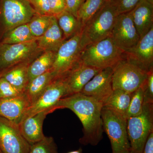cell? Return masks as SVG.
I'll return each instance as SVG.
<instances>
[{"label":"cell","instance_id":"cell-30","mask_svg":"<svg viewBox=\"0 0 153 153\" xmlns=\"http://www.w3.org/2000/svg\"><path fill=\"white\" fill-rule=\"evenodd\" d=\"M24 95V92L12 85L6 79L0 77V99L18 97Z\"/></svg>","mask_w":153,"mask_h":153},{"label":"cell","instance_id":"cell-17","mask_svg":"<svg viewBox=\"0 0 153 153\" xmlns=\"http://www.w3.org/2000/svg\"><path fill=\"white\" fill-rule=\"evenodd\" d=\"M30 104L24 95L0 99V116L19 125Z\"/></svg>","mask_w":153,"mask_h":153},{"label":"cell","instance_id":"cell-31","mask_svg":"<svg viewBox=\"0 0 153 153\" xmlns=\"http://www.w3.org/2000/svg\"><path fill=\"white\" fill-rule=\"evenodd\" d=\"M142 88L144 103H153V70L148 73L147 78Z\"/></svg>","mask_w":153,"mask_h":153},{"label":"cell","instance_id":"cell-26","mask_svg":"<svg viewBox=\"0 0 153 153\" xmlns=\"http://www.w3.org/2000/svg\"><path fill=\"white\" fill-rule=\"evenodd\" d=\"M105 2V0H84L77 12L76 17L82 27L100 10Z\"/></svg>","mask_w":153,"mask_h":153},{"label":"cell","instance_id":"cell-27","mask_svg":"<svg viewBox=\"0 0 153 153\" xmlns=\"http://www.w3.org/2000/svg\"><path fill=\"white\" fill-rule=\"evenodd\" d=\"M55 16L36 15L28 23L31 33L35 38L42 36L48 30Z\"/></svg>","mask_w":153,"mask_h":153},{"label":"cell","instance_id":"cell-25","mask_svg":"<svg viewBox=\"0 0 153 153\" xmlns=\"http://www.w3.org/2000/svg\"><path fill=\"white\" fill-rule=\"evenodd\" d=\"M37 39L31 33L28 24H26L18 26L5 33L0 40V43L20 44Z\"/></svg>","mask_w":153,"mask_h":153},{"label":"cell","instance_id":"cell-33","mask_svg":"<svg viewBox=\"0 0 153 153\" xmlns=\"http://www.w3.org/2000/svg\"><path fill=\"white\" fill-rule=\"evenodd\" d=\"M141 0H114L118 15L130 12Z\"/></svg>","mask_w":153,"mask_h":153},{"label":"cell","instance_id":"cell-7","mask_svg":"<svg viewBox=\"0 0 153 153\" xmlns=\"http://www.w3.org/2000/svg\"><path fill=\"white\" fill-rule=\"evenodd\" d=\"M148 74L125 59H122L113 68V89H121L128 93H133L142 87Z\"/></svg>","mask_w":153,"mask_h":153},{"label":"cell","instance_id":"cell-9","mask_svg":"<svg viewBox=\"0 0 153 153\" xmlns=\"http://www.w3.org/2000/svg\"><path fill=\"white\" fill-rule=\"evenodd\" d=\"M37 40L16 44L0 43V74L9 68L40 54Z\"/></svg>","mask_w":153,"mask_h":153},{"label":"cell","instance_id":"cell-35","mask_svg":"<svg viewBox=\"0 0 153 153\" xmlns=\"http://www.w3.org/2000/svg\"><path fill=\"white\" fill-rule=\"evenodd\" d=\"M65 1H66L65 10L72 14L76 18L77 12L84 0H65Z\"/></svg>","mask_w":153,"mask_h":153},{"label":"cell","instance_id":"cell-28","mask_svg":"<svg viewBox=\"0 0 153 153\" xmlns=\"http://www.w3.org/2000/svg\"><path fill=\"white\" fill-rule=\"evenodd\" d=\"M144 105L143 89L140 88L132 94L128 109L126 114L127 120L129 117L136 116L141 113Z\"/></svg>","mask_w":153,"mask_h":153},{"label":"cell","instance_id":"cell-22","mask_svg":"<svg viewBox=\"0 0 153 153\" xmlns=\"http://www.w3.org/2000/svg\"><path fill=\"white\" fill-rule=\"evenodd\" d=\"M55 52L44 51L30 63L28 68L29 82L51 69L55 61Z\"/></svg>","mask_w":153,"mask_h":153},{"label":"cell","instance_id":"cell-39","mask_svg":"<svg viewBox=\"0 0 153 153\" xmlns=\"http://www.w3.org/2000/svg\"><path fill=\"white\" fill-rule=\"evenodd\" d=\"M106 1H114V0H105Z\"/></svg>","mask_w":153,"mask_h":153},{"label":"cell","instance_id":"cell-16","mask_svg":"<svg viewBox=\"0 0 153 153\" xmlns=\"http://www.w3.org/2000/svg\"><path fill=\"white\" fill-rule=\"evenodd\" d=\"M51 113L49 110L41 111L25 118L18 125L22 135L30 145L38 142L46 137L43 133V123L47 115Z\"/></svg>","mask_w":153,"mask_h":153},{"label":"cell","instance_id":"cell-5","mask_svg":"<svg viewBox=\"0 0 153 153\" xmlns=\"http://www.w3.org/2000/svg\"><path fill=\"white\" fill-rule=\"evenodd\" d=\"M101 117L104 131L109 138L112 153H130L127 119L112 110L102 106Z\"/></svg>","mask_w":153,"mask_h":153},{"label":"cell","instance_id":"cell-1","mask_svg":"<svg viewBox=\"0 0 153 153\" xmlns=\"http://www.w3.org/2000/svg\"><path fill=\"white\" fill-rule=\"evenodd\" d=\"M102 106V103L94 99L79 93L61 99L54 107V110H71L79 118L83 127V136L79 139V143L84 146H96L103 137Z\"/></svg>","mask_w":153,"mask_h":153},{"label":"cell","instance_id":"cell-23","mask_svg":"<svg viewBox=\"0 0 153 153\" xmlns=\"http://www.w3.org/2000/svg\"><path fill=\"white\" fill-rule=\"evenodd\" d=\"M132 94V93H128L121 89H114L103 106L112 110L126 118Z\"/></svg>","mask_w":153,"mask_h":153},{"label":"cell","instance_id":"cell-4","mask_svg":"<svg viewBox=\"0 0 153 153\" xmlns=\"http://www.w3.org/2000/svg\"><path fill=\"white\" fill-rule=\"evenodd\" d=\"M36 15L29 0H0V40L12 29L28 24Z\"/></svg>","mask_w":153,"mask_h":153},{"label":"cell","instance_id":"cell-2","mask_svg":"<svg viewBox=\"0 0 153 153\" xmlns=\"http://www.w3.org/2000/svg\"><path fill=\"white\" fill-rule=\"evenodd\" d=\"M117 16L114 1H106L100 10L82 27L80 41L81 50L89 44L111 36Z\"/></svg>","mask_w":153,"mask_h":153},{"label":"cell","instance_id":"cell-21","mask_svg":"<svg viewBox=\"0 0 153 153\" xmlns=\"http://www.w3.org/2000/svg\"><path fill=\"white\" fill-rule=\"evenodd\" d=\"M54 79L55 76L50 69L30 80L24 92V95L30 105L37 100Z\"/></svg>","mask_w":153,"mask_h":153},{"label":"cell","instance_id":"cell-20","mask_svg":"<svg viewBox=\"0 0 153 153\" xmlns=\"http://www.w3.org/2000/svg\"><path fill=\"white\" fill-rule=\"evenodd\" d=\"M34 57L15 65L0 74L15 87L24 92L29 82L28 68Z\"/></svg>","mask_w":153,"mask_h":153},{"label":"cell","instance_id":"cell-32","mask_svg":"<svg viewBox=\"0 0 153 153\" xmlns=\"http://www.w3.org/2000/svg\"><path fill=\"white\" fill-rule=\"evenodd\" d=\"M29 1L37 15L52 16L49 0H29Z\"/></svg>","mask_w":153,"mask_h":153},{"label":"cell","instance_id":"cell-14","mask_svg":"<svg viewBox=\"0 0 153 153\" xmlns=\"http://www.w3.org/2000/svg\"><path fill=\"white\" fill-rule=\"evenodd\" d=\"M114 67L102 69L85 85L79 93L90 97L103 105L112 94Z\"/></svg>","mask_w":153,"mask_h":153},{"label":"cell","instance_id":"cell-37","mask_svg":"<svg viewBox=\"0 0 153 153\" xmlns=\"http://www.w3.org/2000/svg\"><path fill=\"white\" fill-rule=\"evenodd\" d=\"M66 153H82V148H79L78 149L76 150L71 151Z\"/></svg>","mask_w":153,"mask_h":153},{"label":"cell","instance_id":"cell-24","mask_svg":"<svg viewBox=\"0 0 153 153\" xmlns=\"http://www.w3.org/2000/svg\"><path fill=\"white\" fill-rule=\"evenodd\" d=\"M55 17L65 41L81 32L82 27L78 19L67 11H64Z\"/></svg>","mask_w":153,"mask_h":153},{"label":"cell","instance_id":"cell-18","mask_svg":"<svg viewBox=\"0 0 153 153\" xmlns=\"http://www.w3.org/2000/svg\"><path fill=\"white\" fill-rule=\"evenodd\" d=\"M130 12L134 25L142 38L153 27V4L146 0H141Z\"/></svg>","mask_w":153,"mask_h":153},{"label":"cell","instance_id":"cell-12","mask_svg":"<svg viewBox=\"0 0 153 153\" xmlns=\"http://www.w3.org/2000/svg\"><path fill=\"white\" fill-rule=\"evenodd\" d=\"M30 146L18 125L0 116V149L3 153H29Z\"/></svg>","mask_w":153,"mask_h":153},{"label":"cell","instance_id":"cell-6","mask_svg":"<svg viewBox=\"0 0 153 153\" xmlns=\"http://www.w3.org/2000/svg\"><path fill=\"white\" fill-rule=\"evenodd\" d=\"M130 153H142L149 136L153 132V103H144L142 112L127 120Z\"/></svg>","mask_w":153,"mask_h":153},{"label":"cell","instance_id":"cell-15","mask_svg":"<svg viewBox=\"0 0 153 153\" xmlns=\"http://www.w3.org/2000/svg\"><path fill=\"white\" fill-rule=\"evenodd\" d=\"M102 69L79 63L64 76L66 97L79 93L85 85Z\"/></svg>","mask_w":153,"mask_h":153},{"label":"cell","instance_id":"cell-8","mask_svg":"<svg viewBox=\"0 0 153 153\" xmlns=\"http://www.w3.org/2000/svg\"><path fill=\"white\" fill-rule=\"evenodd\" d=\"M81 32L66 40L56 52L55 61L51 70L56 78L63 77L79 61L81 48Z\"/></svg>","mask_w":153,"mask_h":153},{"label":"cell","instance_id":"cell-40","mask_svg":"<svg viewBox=\"0 0 153 153\" xmlns=\"http://www.w3.org/2000/svg\"><path fill=\"white\" fill-rule=\"evenodd\" d=\"M0 153H3L2 151H1V150L0 149Z\"/></svg>","mask_w":153,"mask_h":153},{"label":"cell","instance_id":"cell-36","mask_svg":"<svg viewBox=\"0 0 153 153\" xmlns=\"http://www.w3.org/2000/svg\"><path fill=\"white\" fill-rule=\"evenodd\" d=\"M142 153H153V132L149 136Z\"/></svg>","mask_w":153,"mask_h":153},{"label":"cell","instance_id":"cell-34","mask_svg":"<svg viewBox=\"0 0 153 153\" xmlns=\"http://www.w3.org/2000/svg\"><path fill=\"white\" fill-rule=\"evenodd\" d=\"M49 3L52 16H56L66 10L65 0H49Z\"/></svg>","mask_w":153,"mask_h":153},{"label":"cell","instance_id":"cell-10","mask_svg":"<svg viewBox=\"0 0 153 153\" xmlns=\"http://www.w3.org/2000/svg\"><path fill=\"white\" fill-rule=\"evenodd\" d=\"M66 96V87L64 77L53 79L37 100L28 108L22 120L47 110L53 112L57 102Z\"/></svg>","mask_w":153,"mask_h":153},{"label":"cell","instance_id":"cell-11","mask_svg":"<svg viewBox=\"0 0 153 153\" xmlns=\"http://www.w3.org/2000/svg\"><path fill=\"white\" fill-rule=\"evenodd\" d=\"M111 37L115 44L124 52L137 45L140 37L134 25L130 12L118 15Z\"/></svg>","mask_w":153,"mask_h":153},{"label":"cell","instance_id":"cell-19","mask_svg":"<svg viewBox=\"0 0 153 153\" xmlns=\"http://www.w3.org/2000/svg\"><path fill=\"white\" fill-rule=\"evenodd\" d=\"M65 41L63 32L58 26L55 16L48 30L37 39L38 48L43 52H56Z\"/></svg>","mask_w":153,"mask_h":153},{"label":"cell","instance_id":"cell-29","mask_svg":"<svg viewBox=\"0 0 153 153\" xmlns=\"http://www.w3.org/2000/svg\"><path fill=\"white\" fill-rule=\"evenodd\" d=\"M29 153H58L57 144L52 137H46L40 141L30 145Z\"/></svg>","mask_w":153,"mask_h":153},{"label":"cell","instance_id":"cell-38","mask_svg":"<svg viewBox=\"0 0 153 153\" xmlns=\"http://www.w3.org/2000/svg\"><path fill=\"white\" fill-rule=\"evenodd\" d=\"M146 1H147L148 2L152 4H153V0H146Z\"/></svg>","mask_w":153,"mask_h":153},{"label":"cell","instance_id":"cell-13","mask_svg":"<svg viewBox=\"0 0 153 153\" xmlns=\"http://www.w3.org/2000/svg\"><path fill=\"white\" fill-rule=\"evenodd\" d=\"M124 59L146 73L153 70V27L134 47L125 52Z\"/></svg>","mask_w":153,"mask_h":153},{"label":"cell","instance_id":"cell-41","mask_svg":"<svg viewBox=\"0 0 153 153\" xmlns=\"http://www.w3.org/2000/svg\"></svg>","mask_w":153,"mask_h":153},{"label":"cell","instance_id":"cell-3","mask_svg":"<svg viewBox=\"0 0 153 153\" xmlns=\"http://www.w3.org/2000/svg\"><path fill=\"white\" fill-rule=\"evenodd\" d=\"M124 57V51L115 44L110 36L84 47L79 60L88 66L103 69L114 67Z\"/></svg>","mask_w":153,"mask_h":153}]
</instances>
